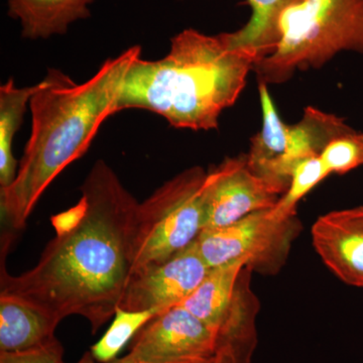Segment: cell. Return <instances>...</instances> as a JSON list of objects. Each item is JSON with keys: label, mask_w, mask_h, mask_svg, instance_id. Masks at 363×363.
I'll return each mask as SVG.
<instances>
[{"label": "cell", "mask_w": 363, "mask_h": 363, "mask_svg": "<svg viewBox=\"0 0 363 363\" xmlns=\"http://www.w3.org/2000/svg\"><path fill=\"white\" fill-rule=\"evenodd\" d=\"M75 206L52 217L56 236L30 271L11 276L1 264L0 294L18 296L63 321L77 315L96 334L114 317L133 271L138 200L102 160L80 188Z\"/></svg>", "instance_id": "obj_1"}, {"label": "cell", "mask_w": 363, "mask_h": 363, "mask_svg": "<svg viewBox=\"0 0 363 363\" xmlns=\"http://www.w3.org/2000/svg\"><path fill=\"white\" fill-rule=\"evenodd\" d=\"M142 48L133 45L102 64L93 77L76 84L51 70L30 101L32 133L16 179L0 189L1 216L16 230L26 222L48 187L87 152L100 126L118 111L126 75Z\"/></svg>", "instance_id": "obj_2"}, {"label": "cell", "mask_w": 363, "mask_h": 363, "mask_svg": "<svg viewBox=\"0 0 363 363\" xmlns=\"http://www.w3.org/2000/svg\"><path fill=\"white\" fill-rule=\"evenodd\" d=\"M259 61L255 50L231 47L225 33L208 35L187 28L172 39L164 58L133 62L118 111L145 109L176 128L216 130L219 116L235 104Z\"/></svg>", "instance_id": "obj_3"}, {"label": "cell", "mask_w": 363, "mask_h": 363, "mask_svg": "<svg viewBox=\"0 0 363 363\" xmlns=\"http://www.w3.org/2000/svg\"><path fill=\"white\" fill-rule=\"evenodd\" d=\"M276 50L253 67L259 82L281 84L341 52L363 55V0H305L286 9Z\"/></svg>", "instance_id": "obj_4"}, {"label": "cell", "mask_w": 363, "mask_h": 363, "mask_svg": "<svg viewBox=\"0 0 363 363\" xmlns=\"http://www.w3.org/2000/svg\"><path fill=\"white\" fill-rule=\"evenodd\" d=\"M206 176L201 167L185 169L138 204L131 242L133 271L168 259L194 242L205 227Z\"/></svg>", "instance_id": "obj_5"}, {"label": "cell", "mask_w": 363, "mask_h": 363, "mask_svg": "<svg viewBox=\"0 0 363 363\" xmlns=\"http://www.w3.org/2000/svg\"><path fill=\"white\" fill-rule=\"evenodd\" d=\"M300 230L297 215L276 219L269 209L260 210L230 225L203 229L195 243L210 269L243 262L252 271L276 274Z\"/></svg>", "instance_id": "obj_6"}, {"label": "cell", "mask_w": 363, "mask_h": 363, "mask_svg": "<svg viewBox=\"0 0 363 363\" xmlns=\"http://www.w3.org/2000/svg\"><path fill=\"white\" fill-rule=\"evenodd\" d=\"M252 269L233 262L210 269L181 305L219 332L228 347L253 355L257 343V300L250 288Z\"/></svg>", "instance_id": "obj_7"}, {"label": "cell", "mask_w": 363, "mask_h": 363, "mask_svg": "<svg viewBox=\"0 0 363 363\" xmlns=\"http://www.w3.org/2000/svg\"><path fill=\"white\" fill-rule=\"evenodd\" d=\"M224 350H234L224 343L216 329L183 306H176L143 326L121 358L131 362H176L212 357Z\"/></svg>", "instance_id": "obj_8"}, {"label": "cell", "mask_w": 363, "mask_h": 363, "mask_svg": "<svg viewBox=\"0 0 363 363\" xmlns=\"http://www.w3.org/2000/svg\"><path fill=\"white\" fill-rule=\"evenodd\" d=\"M210 269L194 241L168 259L133 269L119 308L147 311L176 307L194 293Z\"/></svg>", "instance_id": "obj_9"}, {"label": "cell", "mask_w": 363, "mask_h": 363, "mask_svg": "<svg viewBox=\"0 0 363 363\" xmlns=\"http://www.w3.org/2000/svg\"><path fill=\"white\" fill-rule=\"evenodd\" d=\"M204 228L230 225L247 215L276 206L281 193L248 168L245 155L224 160L207 172Z\"/></svg>", "instance_id": "obj_10"}, {"label": "cell", "mask_w": 363, "mask_h": 363, "mask_svg": "<svg viewBox=\"0 0 363 363\" xmlns=\"http://www.w3.org/2000/svg\"><path fill=\"white\" fill-rule=\"evenodd\" d=\"M313 247L343 283L363 288V206L335 210L312 226Z\"/></svg>", "instance_id": "obj_11"}, {"label": "cell", "mask_w": 363, "mask_h": 363, "mask_svg": "<svg viewBox=\"0 0 363 363\" xmlns=\"http://www.w3.org/2000/svg\"><path fill=\"white\" fill-rule=\"evenodd\" d=\"M262 130L252 138L250 152L245 155L248 168L277 190L281 196L288 191L290 179L284 171V161L288 150L289 125L274 106L267 84L259 82Z\"/></svg>", "instance_id": "obj_12"}, {"label": "cell", "mask_w": 363, "mask_h": 363, "mask_svg": "<svg viewBox=\"0 0 363 363\" xmlns=\"http://www.w3.org/2000/svg\"><path fill=\"white\" fill-rule=\"evenodd\" d=\"M62 320L40 306L0 294V352L32 350L56 338Z\"/></svg>", "instance_id": "obj_13"}, {"label": "cell", "mask_w": 363, "mask_h": 363, "mask_svg": "<svg viewBox=\"0 0 363 363\" xmlns=\"http://www.w3.org/2000/svg\"><path fill=\"white\" fill-rule=\"evenodd\" d=\"M93 0H9V16L21 21L23 37L48 39L90 16Z\"/></svg>", "instance_id": "obj_14"}, {"label": "cell", "mask_w": 363, "mask_h": 363, "mask_svg": "<svg viewBox=\"0 0 363 363\" xmlns=\"http://www.w3.org/2000/svg\"><path fill=\"white\" fill-rule=\"evenodd\" d=\"M352 130L343 118L308 106L302 119L289 125L288 150L284 171L290 179L294 167L307 157L320 156L333 138Z\"/></svg>", "instance_id": "obj_15"}, {"label": "cell", "mask_w": 363, "mask_h": 363, "mask_svg": "<svg viewBox=\"0 0 363 363\" xmlns=\"http://www.w3.org/2000/svg\"><path fill=\"white\" fill-rule=\"evenodd\" d=\"M305 0H248L252 9L250 21L233 33H225L233 48H250L257 52L259 61L276 50L279 23L286 9Z\"/></svg>", "instance_id": "obj_16"}, {"label": "cell", "mask_w": 363, "mask_h": 363, "mask_svg": "<svg viewBox=\"0 0 363 363\" xmlns=\"http://www.w3.org/2000/svg\"><path fill=\"white\" fill-rule=\"evenodd\" d=\"M38 88L39 84L16 87L13 79L0 87V189L9 187L18 174V161L13 152V138Z\"/></svg>", "instance_id": "obj_17"}, {"label": "cell", "mask_w": 363, "mask_h": 363, "mask_svg": "<svg viewBox=\"0 0 363 363\" xmlns=\"http://www.w3.org/2000/svg\"><path fill=\"white\" fill-rule=\"evenodd\" d=\"M162 311L164 310L128 311L118 308L109 328L94 345L91 346V355L97 362H113L140 329Z\"/></svg>", "instance_id": "obj_18"}, {"label": "cell", "mask_w": 363, "mask_h": 363, "mask_svg": "<svg viewBox=\"0 0 363 363\" xmlns=\"http://www.w3.org/2000/svg\"><path fill=\"white\" fill-rule=\"evenodd\" d=\"M329 175L320 157H307L294 167L288 191L279 198L276 206L269 209V214L276 219H285L296 214L298 203L310 191L316 187Z\"/></svg>", "instance_id": "obj_19"}, {"label": "cell", "mask_w": 363, "mask_h": 363, "mask_svg": "<svg viewBox=\"0 0 363 363\" xmlns=\"http://www.w3.org/2000/svg\"><path fill=\"white\" fill-rule=\"evenodd\" d=\"M325 169L344 175L363 166V133L354 128L333 138L320 154Z\"/></svg>", "instance_id": "obj_20"}, {"label": "cell", "mask_w": 363, "mask_h": 363, "mask_svg": "<svg viewBox=\"0 0 363 363\" xmlns=\"http://www.w3.org/2000/svg\"><path fill=\"white\" fill-rule=\"evenodd\" d=\"M0 363H66L64 347L58 339L32 350L0 352Z\"/></svg>", "instance_id": "obj_21"}, {"label": "cell", "mask_w": 363, "mask_h": 363, "mask_svg": "<svg viewBox=\"0 0 363 363\" xmlns=\"http://www.w3.org/2000/svg\"><path fill=\"white\" fill-rule=\"evenodd\" d=\"M76 363H100L92 357L89 351L84 353L78 362ZM108 363H143L126 362L121 357L116 358ZM152 363H252V358L241 354L238 351L224 350L212 357L193 358V359L176 360V362H152Z\"/></svg>", "instance_id": "obj_22"}]
</instances>
